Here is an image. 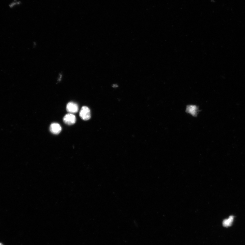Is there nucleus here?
<instances>
[{
  "instance_id": "f257e3e1",
  "label": "nucleus",
  "mask_w": 245,
  "mask_h": 245,
  "mask_svg": "<svg viewBox=\"0 0 245 245\" xmlns=\"http://www.w3.org/2000/svg\"><path fill=\"white\" fill-rule=\"evenodd\" d=\"M80 115L85 121L89 120L91 118L90 110L89 108L86 106H83L80 111Z\"/></svg>"
},
{
  "instance_id": "0eeeda50",
  "label": "nucleus",
  "mask_w": 245,
  "mask_h": 245,
  "mask_svg": "<svg viewBox=\"0 0 245 245\" xmlns=\"http://www.w3.org/2000/svg\"><path fill=\"white\" fill-rule=\"evenodd\" d=\"M0 245H3L2 243H0Z\"/></svg>"
},
{
  "instance_id": "f03ea898",
  "label": "nucleus",
  "mask_w": 245,
  "mask_h": 245,
  "mask_svg": "<svg viewBox=\"0 0 245 245\" xmlns=\"http://www.w3.org/2000/svg\"><path fill=\"white\" fill-rule=\"evenodd\" d=\"M76 120L75 115L72 114H66L63 118L64 123L68 125H72L76 123Z\"/></svg>"
},
{
  "instance_id": "7ed1b4c3",
  "label": "nucleus",
  "mask_w": 245,
  "mask_h": 245,
  "mask_svg": "<svg viewBox=\"0 0 245 245\" xmlns=\"http://www.w3.org/2000/svg\"><path fill=\"white\" fill-rule=\"evenodd\" d=\"M66 110L70 114L76 113L78 111V106L77 103L70 102L68 103L66 106Z\"/></svg>"
},
{
  "instance_id": "39448f33",
  "label": "nucleus",
  "mask_w": 245,
  "mask_h": 245,
  "mask_svg": "<svg viewBox=\"0 0 245 245\" xmlns=\"http://www.w3.org/2000/svg\"><path fill=\"white\" fill-rule=\"evenodd\" d=\"M234 219L233 216H230L228 219L224 220L223 222V226L226 227L231 226L233 222Z\"/></svg>"
},
{
  "instance_id": "423d86ee",
  "label": "nucleus",
  "mask_w": 245,
  "mask_h": 245,
  "mask_svg": "<svg viewBox=\"0 0 245 245\" xmlns=\"http://www.w3.org/2000/svg\"><path fill=\"white\" fill-rule=\"evenodd\" d=\"M21 3V2L20 1H18V0H14L13 1L9 4V6L10 8H13L19 6Z\"/></svg>"
},
{
  "instance_id": "20e7f679",
  "label": "nucleus",
  "mask_w": 245,
  "mask_h": 245,
  "mask_svg": "<svg viewBox=\"0 0 245 245\" xmlns=\"http://www.w3.org/2000/svg\"><path fill=\"white\" fill-rule=\"evenodd\" d=\"M50 130L52 133L57 135L60 133L62 130L60 125L57 123H53L50 127Z\"/></svg>"
}]
</instances>
